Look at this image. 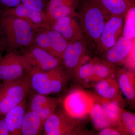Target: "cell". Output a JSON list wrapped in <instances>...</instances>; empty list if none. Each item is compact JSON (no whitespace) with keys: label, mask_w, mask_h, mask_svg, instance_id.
<instances>
[{"label":"cell","mask_w":135,"mask_h":135,"mask_svg":"<svg viewBox=\"0 0 135 135\" xmlns=\"http://www.w3.org/2000/svg\"><path fill=\"white\" fill-rule=\"evenodd\" d=\"M94 65V63L93 62L81 65L77 71L80 79L86 83L92 82Z\"/></svg>","instance_id":"28"},{"label":"cell","mask_w":135,"mask_h":135,"mask_svg":"<svg viewBox=\"0 0 135 135\" xmlns=\"http://www.w3.org/2000/svg\"><path fill=\"white\" fill-rule=\"evenodd\" d=\"M122 134V133L119 129H116L110 127L102 129L99 133L100 135H119Z\"/></svg>","instance_id":"30"},{"label":"cell","mask_w":135,"mask_h":135,"mask_svg":"<svg viewBox=\"0 0 135 135\" xmlns=\"http://www.w3.org/2000/svg\"><path fill=\"white\" fill-rule=\"evenodd\" d=\"M80 0H48L45 15L51 23L62 17H75V9Z\"/></svg>","instance_id":"12"},{"label":"cell","mask_w":135,"mask_h":135,"mask_svg":"<svg viewBox=\"0 0 135 135\" xmlns=\"http://www.w3.org/2000/svg\"><path fill=\"white\" fill-rule=\"evenodd\" d=\"M76 125L74 118L70 116L63 109H56L46 121L43 127V134L69 135Z\"/></svg>","instance_id":"7"},{"label":"cell","mask_w":135,"mask_h":135,"mask_svg":"<svg viewBox=\"0 0 135 135\" xmlns=\"http://www.w3.org/2000/svg\"><path fill=\"white\" fill-rule=\"evenodd\" d=\"M74 17L71 16L62 17L51 23V28L70 42L83 39L82 31Z\"/></svg>","instance_id":"13"},{"label":"cell","mask_w":135,"mask_h":135,"mask_svg":"<svg viewBox=\"0 0 135 135\" xmlns=\"http://www.w3.org/2000/svg\"><path fill=\"white\" fill-rule=\"evenodd\" d=\"M0 2L5 7L4 8L15 7L22 3L21 0H0Z\"/></svg>","instance_id":"31"},{"label":"cell","mask_w":135,"mask_h":135,"mask_svg":"<svg viewBox=\"0 0 135 135\" xmlns=\"http://www.w3.org/2000/svg\"><path fill=\"white\" fill-rule=\"evenodd\" d=\"M123 1H125L129 5H131V6H134V2H133L131 0H123Z\"/></svg>","instance_id":"34"},{"label":"cell","mask_w":135,"mask_h":135,"mask_svg":"<svg viewBox=\"0 0 135 135\" xmlns=\"http://www.w3.org/2000/svg\"><path fill=\"white\" fill-rule=\"evenodd\" d=\"M19 53L27 74L34 72L47 71L62 64L60 59L33 46L20 50Z\"/></svg>","instance_id":"5"},{"label":"cell","mask_w":135,"mask_h":135,"mask_svg":"<svg viewBox=\"0 0 135 135\" xmlns=\"http://www.w3.org/2000/svg\"><path fill=\"white\" fill-rule=\"evenodd\" d=\"M5 51V49H4L2 43L0 41V57L2 55L3 53Z\"/></svg>","instance_id":"33"},{"label":"cell","mask_w":135,"mask_h":135,"mask_svg":"<svg viewBox=\"0 0 135 135\" xmlns=\"http://www.w3.org/2000/svg\"><path fill=\"white\" fill-rule=\"evenodd\" d=\"M119 89L128 100L134 101L135 97V76L132 71L122 70L118 75Z\"/></svg>","instance_id":"18"},{"label":"cell","mask_w":135,"mask_h":135,"mask_svg":"<svg viewBox=\"0 0 135 135\" xmlns=\"http://www.w3.org/2000/svg\"><path fill=\"white\" fill-rule=\"evenodd\" d=\"M44 122L37 114L27 109L22 122V135H38L43 132Z\"/></svg>","instance_id":"17"},{"label":"cell","mask_w":135,"mask_h":135,"mask_svg":"<svg viewBox=\"0 0 135 135\" xmlns=\"http://www.w3.org/2000/svg\"><path fill=\"white\" fill-rule=\"evenodd\" d=\"M0 135H10L5 123L4 116H0Z\"/></svg>","instance_id":"32"},{"label":"cell","mask_w":135,"mask_h":135,"mask_svg":"<svg viewBox=\"0 0 135 135\" xmlns=\"http://www.w3.org/2000/svg\"><path fill=\"white\" fill-rule=\"evenodd\" d=\"M86 45L83 39L70 42L61 59L62 64L69 74L76 72L83 63Z\"/></svg>","instance_id":"11"},{"label":"cell","mask_w":135,"mask_h":135,"mask_svg":"<svg viewBox=\"0 0 135 135\" xmlns=\"http://www.w3.org/2000/svg\"><path fill=\"white\" fill-rule=\"evenodd\" d=\"M50 44V53L61 59L65 50L70 43L58 32L51 28L47 29Z\"/></svg>","instance_id":"21"},{"label":"cell","mask_w":135,"mask_h":135,"mask_svg":"<svg viewBox=\"0 0 135 135\" xmlns=\"http://www.w3.org/2000/svg\"><path fill=\"white\" fill-rule=\"evenodd\" d=\"M94 98L82 90H74L63 101V108L70 116L74 118H84L89 113L93 106Z\"/></svg>","instance_id":"6"},{"label":"cell","mask_w":135,"mask_h":135,"mask_svg":"<svg viewBox=\"0 0 135 135\" xmlns=\"http://www.w3.org/2000/svg\"><path fill=\"white\" fill-rule=\"evenodd\" d=\"M107 12L112 16L124 17L130 8L133 7L123 0H96Z\"/></svg>","instance_id":"22"},{"label":"cell","mask_w":135,"mask_h":135,"mask_svg":"<svg viewBox=\"0 0 135 135\" xmlns=\"http://www.w3.org/2000/svg\"><path fill=\"white\" fill-rule=\"evenodd\" d=\"M79 18L82 29L87 36L99 41L105 23V10L96 0H81Z\"/></svg>","instance_id":"3"},{"label":"cell","mask_w":135,"mask_h":135,"mask_svg":"<svg viewBox=\"0 0 135 135\" xmlns=\"http://www.w3.org/2000/svg\"><path fill=\"white\" fill-rule=\"evenodd\" d=\"M119 129L128 134H135V116L134 114L121 108L119 116Z\"/></svg>","instance_id":"24"},{"label":"cell","mask_w":135,"mask_h":135,"mask_svg":"<svg viewBox=\"0 0 135 135\" xmlns=\"http://www.w3.org/2000/svg\"><path fill=\"white\" fill-rule=\"evenodd\" d=\"M133 2H134L135 0H131Z\"/></svg>","instance_id":"35"},{"label":"cell","mask_w":135,"mask_h":135,"mask_svg":"<svg viewBox=\"0 0 135 135\" xmlns=\"http://www.w3.org/2000/svg\"><path fill=\"white\" fill-rule=\"evenodd\" d=\"M31 90L28 74L14 80L1 81L0 116H5L11 109L27 98Z\"/></svg>","instance_id":"4"},{"label":"cell","mask_w":135,"mask_h":135,"mask_svg":"<svg viewBox=\"0 0 135 135\" xmlns=\"http://www.w3.org/2000/svg\"><path fill=\"white\" fill-rule=\"evenodd\" d=\"M2 9L7 13L25 20L36 31L51 28L45 13L31 9L22 3L15 7Z\"/></svg>","instance_id":"10"},{"label":"cell","mask_w":135,"mask_h":135,"mask_svg":"<svg viewBox=\"0 0 135 135\" xmlns=\"http://www.w3.org/2000/svg\"><path fill=\"white\" fill-rule=\"evenodd\" d=\"M21 3L27 7L45 13L48 0H21Z\"/></svg>","instance_id":"29"},{"label":"cell","mask_w":135,"mask_h":135,"mask_svg":"<svg viewBox=\"0 0 135 135\" xmlns=\"http://www.w3.org/2000/svg\"><path fill=\"white\" fill-rule=\"evenodd\" d=\"M127 16L123 30V35L127 38L132 40L135 35V8L134 6L129 8Z\"/></svg>","instance_id":"25"},{"label":"cell","mask_w":135,"mask_h":135,"mask_svg":"<svg viewBox=\"0 0 135 135\" xmlns=\"http://www.w3.org/2000/svg\"><path fill=\"white\" fill-rule=\"evenodd\" d=\"M36 31L25 20L0 9V40L7 53L31 46Z\"/></svg>","instance_id":"1"},{"label":"cell","mask_w":135,"mask_h":135,"mask_svg":"<svg viewBox=\"0 0 135 135\" xmlns=\"http://www.w3.org/2000/svg\"><path fill=\"white\" fill-rule=\"evenodd\" d=\"M112 74V70L107 64L94 63L92 82H98L104 79L111 77Z\"/></svg>","instance_id":"27"},{"label":"cell","mask_w":135,"mask_h":135,"mask_svg":"<svg viewBox=\"0 0 135 135\" xmlns=\"http://www.w3.org/2000/svg\"><path fill=\"white\" fill-rule=\"evenodd\" d=\"M21 56L18 51L7 53L0 57V81H10L26 75Z\"/></svg>","instance_id":"8"},{"label":"cell","mask_w":135,"mask_h":135,"mask_svg":"<svg viewBox=\"0 0 135 135\" xmlns=\"http://www.w3.org/2000/svg\"><path fill=\"white\" fill-rule=\"evenodd\" d=\"M47 29L36 31L34 35L32 46H36L50 53V42Z\"/></svg>","instance_id":"26"},{"label":"cell","mask_w":135,"mask_h":135,"mask_svg":"<svg viewBox=\"0 0 135 135\" xmlns=\"http://www.w3.org/2000/svg\"><path fill=\"white\" fill-rule=\"evenodd\" d=\"M27 109L37 114L44 122L54 112L60 102L58 98L31 90L27 97Z\"/></svg>","instance_id":"9"},{"label":"cell","mask_w":135,"mask_h":135,"mask_svg":"<svg viewBox=\"0 0 135 135\" xmlns=\"http://www.w3.org/2000/svg\"><path fill=\"white\" fill-rule=\"evenodd\" d=\"M89 114L95 127L98 129L110 127L107 120L101 103H96L94 101V105Z\"/></svg>","instance_id":"23"},{"label":"cell","mask_w":135,"mask_h":135,"mask_svg":"<svg viewBox=\"0 0 135 135\" xmlns=\"http://www.w3.org/2000/svg\"><path fill=\"white\" fill-rule=\"evenodd\" d=\"M27 107V98L5 114L4 119L10 135H22V122Z\"/></svg>","instance_id":"16"},{"label":"cell","mask_w":135,"mask_h":135,"mask_svg":"<svg viewBox=\"0 0 135 135\" xmlns=\"http://www.w3.org/2000/svg\"><path fill=\"white\" fill-rule=\"evenodd\" d=\"M28 75L32 91L47 95L62 92L70 77L62 64L49 71L34 72Z\"/></svg>","instance_id":"2"},{"label":"cell","mask_w":135,"mask_h":135,"mask_svg":"<svg viewBox=\"0 0 135 135\" xmlns=\"http://www.w3.org/2000/svg\"><path fill=\"white\" fill-rule=\"evenodd\" d=\"M123 17L113 16L106 22L98 43L107 51L115 44L122 32Z\"/></svg>","instance_id":"14"},{"label":"cell","mask_w":135,"mask_h":135,"mask_svg":"<svg viewBox=\"0 0 135 135\" xmlns=\"http://www.w3.org/2000/svg\"><path fill=\"white\" fill-rule=\"evenodd\" d=\"M101 103L105 117L110 126L119 127L121 107L118 99H106L100 98Z\"/></svg>","instance_id":"20"},{"label":"cell","mask_w":135,"mask_h":135,"mask_svg":"<svg viewBox=\"0 0 135 135\" xmlns=\"http://www.w3.org/2000/svg\"><path fill=\"white\" fill-rule=\"evenodd\" d=\"M133 45L132 40L123 36L120 37L112 47L107 51L105 55L107 62L114 64L124 61L130 54Z\"/></svg>","instance_id":"15"},{"label":"cell","mask_w":135,"mask_h":135,"mask_svg":"<svg viewBox=\"0 0 135 135\" xmlns=\"http://www.w3.org/2000/svg\"><path fill=\"white\" fill-rule=\"evenodd\" d=\"M119 89L118 82L112 77L101 80L95 85V90L98 95L106 99H116Z\"/></svg>","instance_id":"19"}]
</instances>
